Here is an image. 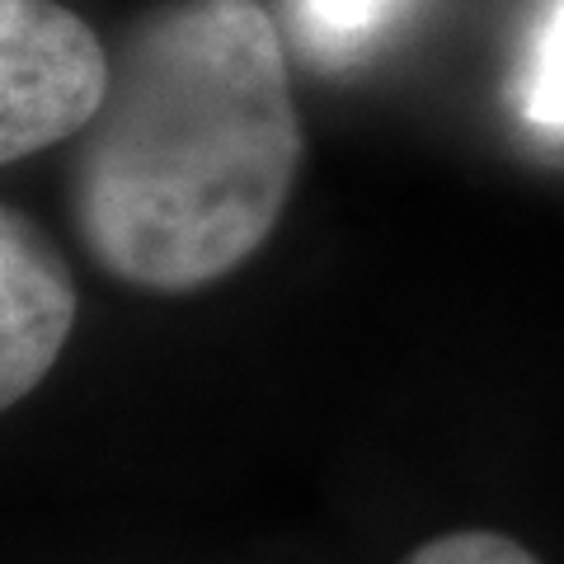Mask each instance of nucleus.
Returning a JSON list of instances; mask_svg holds the SVG:
<instances>
[{
	"instance_id": "obj_1",
	"label": "nucleus",
	"mask_w": 564,
	"mask_h": 564,
	"mask_svg": "<svg viewBox=\"0 0 564 564\" xmlns=\"http://www.w3.org/2000/svg\"><path fill=\"white\" fill-rule=\"evenodd\" d=\"M302 170L288 52L259 0H161L122 29L109 99L70 165L76 236L147 292L259 254Z\"/></svg>"
},
{
	"instance_id": "obj_2",
	"label": "nucleus",
	"mask_w": 564,
	"mask_h": 564,
	"mask_svg": "<svg viewBox=\"0 0 564 564\" xmlns=\"http://www.w3.org/2000/svg\"><path fill=\"white\" fill-rule=\"evenodd\" d=\"M113 52L57 0H0V155L29 161L80 137L109 99Z\"/></svg>"
},
{
	"instance_id": "obj_3",
	"label": "nucleus",
	"mask_w": 564,
	"mask_h": 564,
	"mask_svg": "<svg viewBox=\"0 0 564 564\" xmlns=\"http://www.w3.org/2000/svg\"><path fill=\"white\" fill-rule=\"evenodd\" d=\"M76 325V282L39 221L0 212V404H20L43 386Z\"/></svg>"
},
{
	"instance_id": "obj_4",
	"label": "nucleus",
	"mask_w": 564,
	"mask_h": 564,
	"mask_svg": "<svg viewBox=\"0 0 564 564\" xmlns=\"http://www.w3.org/2000/svg\"><path fill=\"white\" fill-rule=\"evenodd\" d=\"M518 113L541 132L564 137V0H545L518 76Z\"/></svg>"
},
{
	"instance_id": "obj_5",
	"label": "nucleus",
	"mask_w": 564,
	"mask_h": 564,
	"mask_svg": "<svg viewBox=\"0 0 564 564\" xmlns=\"http://www.w3.org/2000/svg\"><path fill=\"white\" fill-rule=\"evenodd\" d=\"M296 24L315 57L344 62L395 14V0H292Z\"/></svg>"
},
{
	"instance_id": "obj_6",
	"label": "nucleus",
	"mask_w": 564,
	"mask_h": 564,
	"mask_svg": "<svg viewBox=\"0 0 564 564\" xmlns=\"http://www.w3.org/2000/svg\"><path fill=\"white\" fill-rule=\"evenodd\" d=\"M400 564H541L522 541L503 532H485V527H462V532H443L433 541L414 545Z\"/></svg>"
}]
</instances>
